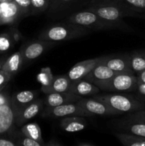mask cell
Instances as JSON below:
<instances>
[{
  "instance_id": "1",
  "label": "cell",
  "mask_w": 145,
  "mask_h": 146,
  "mask_svg": "<svg viewBox=\"0 0 145 146\" xmlns=\"http://www.w3.org/2000/svg\"><path fill=\"white\" fill-rule=\"evenodd\" d=\"M85 9L112 24L116 27L117 30L122 31H130V27L123 21L124 17H141L140 13L128 9L112 0H92Z\"/></svg>"
},
{
  "instance_id": "2",
  "label": "cell",
  "mask_w": 145,
  "mask_h": 146,
  "mask_svg": "<svg viewBox=\"0 0 145 146\" xmlns=\"http://www.w3.org/2000/svg\"><path fill=\"white\" fill-rule=\"evenodd\" d=\"M90 32L91 30L85 27L61 21V22L50 26L41 31L38 36V39L59 42L80 38Z\"/></svg>"
},
{
  "instance_id": "3",
  "label": "cell",
  "mask_w": 145,
  "mask_h": 146,
  "mask_svg": "<svg viewBox=\"0 0 145 146\" xmlns=\"http://www.w3.org/2000/svg\"><path fill=\"white\" fill-rule=\"evenodd\" d=\"M92 98L104 103L111 108L117 111L119 114L125 113H129L145 108V103L143 101L127 94H96Z\"/></svg>"
},
{
  "instance_id": "4",
  "label": "cell",
  "mask_w": 145,
  "mask_h": 146,
  "mask_svg": "<svg viewBox=\"0 0 145 146\" xmlns=\"http://www.w3.org/2000/svg\"><path fill=\"white\" fill-rule=\"evenodd\" d=\"M92 0H50L45 11L47 17L53 20H63L71 14L86 8Z\"/></svg>"
},
{
  "instance_id": "5",
  "label": "cell",
  "mask_w": 145,
  "mask_h": 146,
  "mask_svg": "<svg viewBox=\"0 0 145 146\" xmlns=\"http://www.w3.org/2000/svg\"><path fill=\"white\" fill-rule=\"evenodd\" d=\"M100 91L106 92L135 91L137 87V78L134 74L117 73L115 76L104 81L93 83Z\"/></svg>"
},
{
  "instance_id": "6",
  "label": "cell",
  "mask_w": 145,
  "mask_h": 146,
  "mask_svg": "<svg viewBox=\"0 0 145 146\" xmlns=\"http://www.w3.org/2000/svg\"><path fill=\"white\" fill-rule=\"evenodd\" d=\"M61 21L78 24L90 29L91 31L117 29L112 24L102 19L96 14L87 9L80 10Z\"/></svg>"
},
{
  "instance_id": "7",
  "label": "cell",
  "mask_w": 145,
  "mask_h": 146,
  "mask_svg": "<svg viewBox=\"0 0 145 146\" xmlns=\"http://www.w3.org/2000/svg\"><path fill=\"white\" fill-rule=\"evenodd\" d=\"M72 115H78L85 118L94 116L93 114L84 110L76 103L65 104L52 108L46 107L42 113V116L45 118H63Z\"/></svg>"
},
{
  "instance_id": "8",
  "label": "cell",
  "mask_w": 145,
  "mask_h": 146,
  "mask_svg": "<svg viewBox=\"0 0 145 146\" xmlns=\"http://www.w3.org/2000/svg\"><path fill=\"white\" fill-rule=\"evenodd\" d=\"M55 44L56 42L42 41L39 39L26 44L20 49L22 53L24 64L26 65L35 61L47 49L55 46Z\"/></svg>"
},
{
  "instance_id": "9",
  "label": "cell",
  "mask_w": 145,
  "mask_h": 146,
  "mask_svg": "<svg viewBox=\"0 0 145 146\" xmlns=\"http://www.w3.org/2000/svg\"><path fill=\"white\" fill-rule=\"evenodd\" d=\"M25 17L21 9L14 1L0 3V26L16 24Z\"/></svg>"
},
{
  "instance_id": "10",
  "label": "cell",
  "mask_w": 145,
  "mask_h": 146,
  "mask_svg": "<svg viewBox=\"0 0 145 146\" xmlns=\"http://www.w3.org/2000/svg\"><path fill=\"white\" fill-rule=\"evenodd\" d=\"M102 64L116 73L134 74L130 66V56L127 53L105 56Z\"/></svg>"
},
{
  "instance_id": "11",
  "label": "cell",
  "mask_w": 145,
  "mask_h": 146,
  "mask_svg": "<svg viewBox=\"0 0 145 146\" xmlns=\"http://www.w3.org/2000/svg\"><path fill=\"white\" fill-rule=\"evenodd\" d=\"M76 104L88 112L94 115H117L119 113L111 108L107 105L93 98H85L82 97L77 101Z\"/></svg>"
},
{
  "instance_id": "12",
  "label": "cell",
  "mask_w": 145,
  "mask_h": 146,
  "mask_svg": "<svg viewBox=\"0 0 145 146\" xmlns=\"http://www.w3.org/2000/svg\"><path fill=\"white\" fill-rule=\"evenodd\" d=\"M104 57L105 56L78 62L71 68L67 75L71 81L82 79L94 67L102 62Z\"/></svg>"
},
{
  "instance_id": "13",
  "label": "cell",
  "mask_w": 145,
  "mask_h": 146,
  "mask_svg": "<svg viewBox=\"0 0 145 146\" xmlns=\"http://www.w3.org/2000/svg\"><path fill=\"white\" fill-rule=\"evenodd\" d=\"M43 107L44 101L37 98L35 99L26 106L24 107L14 118L15 124L17 126H22L23 125L26 123L27 121L38 115L42 111Z\"/></svg>"
},
{
  "instance_id": "14",
  "label": "cell",
  "mask_w": 145,
  "mask_h": 146,
  "mask_svg": "<svg viewBox=\"0 0 145 146\" xmlns=\"http://www.w3.org/2000/svg\"><path fill=\"white\" fill-rule=\"evenodd\" d=\"M38 92L36 91H22L15 93L11 96V104L14 118L25 106L36 99Z\"/></svg>"
},
{
  "instance_id": "15",
  "label": "cell",
  "mask_w": 145,
  "mask_h": 146,
  "mask_svg": "<svg viewBox=\"0 0 145 146\" xmlns=\"http://www.w3.org/2000/svg\"><path fill=\"white\" fill-rule=\"evenodd\" d=\"M45 95L46 96L44 100V103L46 105V107H49V108L65 105V104H73V103H76L82 98L80 96L72 94L70 91L51 93V94H45Z\"/></svg>"
},
{
  "instance_id": "16",
  "label": "cell",
  "mask_w": 145,
  "mask_h": 146,
  "mask_svg": "<svg viewBox=\"0 0 145 146\" xmlns=\"http://www.w3.org/2000/svg\"><path fill=\"white\" fill-rule=\"evenodd\" d=\"M11 101L0 106V136H7L15 125Z\"/></svg>"
},
{
  "instance_id": "17",
  "label": "cell",
  "mask_w": 145,
  "mask_h": 146,
  "mask_svg": "<svg viewBox=\"0 0 145 146\" xmlns=\"http://www.w3.org/2000/svg\"><path fill=\"white\" fill-rule=\"evenodd\" d=\"M68 91L84 97L90 96H93L99 94L100 90L93 83L90 82L82 78V79L72 81Z\"/></svg>"
},
{
  "instance_id": "18",
  "label": "cell",
  "mask_w": 145,
  "mask_h": 146,
  "mask_svg": "<svg viewBox=\"0 0 145 146\" xmlns=\"http://www.w3.org/2000/svg\"><path fill=\"white\" fill-rule=\"evenodd\" d=\"M72 81L68 75H61L53 76V78L49 84L41 86V91L45 94L51 93L66 92L69 91Z\"/></svg>"
},
{
  "instance_id": "19",
  "label": "cell",
  "mask_w": 145,
  "mask_h": 146,
  "mask_svg": "<svg viewBox=\"0 0 145 146\" xmlns=\"http://www.w3.org/2000/svg\"><path fill=\"white\" fill-rule=\"evenodd\" d=\"M114 123L117 130L121 132L145 137V123H144L136 122L123 118L116 121Z\"/></svg>"
},
{
  "instance_id": "20",
  "label": "cell",
  "mask_w": 145,
  "mask_h": 146,
  "mask_svg": "<svg viewBox=\"0 0 145 146\" xmlns=\"http://www.w3.org/2000/svg\"><path fill=\"white\" fill-rule=\"evenodd\" d=\"M85 117L72 115L62 118L60 121V126L63 131L68 133H74L81 131L87 126L86 120Z\"/></svg>"
},
{
  "instance_id": "21",
  "label": "cell",
  "mask_w": 145,
  "mask_h": 146,
  "mask_svg": "<svg viewBox=\"0 0 145 146\" xmlns=\"http://www.w3.org/2000/svg\"><path fill=\"white\" fill-rule=\"evenodd\" d=\"M117 73L112 71V69L107 66L105 64H102V62L98 64L95 67H94L86 76L83 78V79L90 82L95 83L96 81H104L108 78H111L115 76Z\"/></svg>"
},
{
  "instance_id": "22",
  "label": "cell",
  "mask_w": 145,
  "mask_h": 146,
  "mask_svg": "<svg viewBox=\"0 0 145 146\" xmlns=\"http://www.w3.org/2000/svg\"><path fill=\"white\" fill-rule=\"evenodd\" d=\"M24 65V59L21 50L14 53L6 59L1 70L12 76L18 74Z\"/></svg>"
},
{
  "instance_id": "23",
  "label": "cell",
  "mask_w": 145,
  "mask_h": 146,
  "mask_svg": "<svg viewBox=\"0 0 145 146\" xmlns=\"http://www.w3.org/2000/svg\"><path fill=\"white\" fill-rule=\"evenodd\" d=\"M115 135L123 145L145 146V137L124 132L115 133Z\"/></svg>"
},
{
  "instance_id": "24",
  "label": "cell",
  "mask_w": 145,
  "mask_h": 146,
  "mask_svg": "<svg viewBox=\"0 0 145 146\" xmlns=\"http://www.w3.org/2000/svg\"><path fill=\"white\" fill-rule=\"evenodd\" d=\"M14 140L17 146H42L40 143L24 135L21 130L18 131L14 127L7 135Z\"/></svg>"
},
{
  "instance_id": "25",
  "label": "cell",
  "mask_w": 145,
  "mask_h": 146,
  "mask_svg": "<svg viewBox=\"0 0 145 146\" xmlns=\"http://www.w3.org/2000/svg\"><path fill=\"white\" fill-rule=\"evenodd\" d=\"M20 130L24 135L40 143L42 146L45 145V142L41 135V130L36 123H25L21 126Z\"/></svg>"
},
{
  "instance_id": "26",
  "label": "cell",
  "mask_w": 145,
  "mask_h": 146,
  "mask_svg": "<svg viewBox=\"0 0 145 146\" xmlns=\"http://www.w3.org/2000/svg\"><path fill=\"white\" fill-rule=\"evenodd\" d=\"M130 66L134 74H137L145 70V52L133 51L129 54Z\"/></svg>"
},
{
  "instance_id": "27",
  "label": "cell",
  "mask_w": 145,
  "mask_h": 146,
  "mask_svg": "<svg viewBox=\"0 0 145 146\" xmlns=\"http://www.w3.org/2000/svg\"><path fill=\"white\" fill-rule=\"evenodd\" d=\"M128 9L138 13L145 12V0H112Z\"/></svg>"
},
{
  "instance_id": "28",
  "label": "cell",
  "mask_w": 145,
  "mask_h": 146,
  "mask_svg": "<svg viewBox=\"0 0 145 146\" xmlns=\"http://www.w3.org/2000/svg\"><path fill=\"white\" fill-rule=\"evenodd\" d=\"M50 0H31V16L45 12L49 7Z\"/></svg>"
},
{
  "instance_id": "29",
  "label": "cell",
  "mask_w": 145,
  "mask_h": 146,
  "mask_svg": "<svg viewBox=\"0 0 145 146\" xmlns=\"http://www.w3.org/2000/svg\"><path fill=\"white\" fill-rule=\"evenodd\" d=\"M14 40L9 34H0V54L9 51L13 47Z\"/></svg>"
},
{
  "instance_id": "30",
  "label": "cell",
  "mask_w": 145,
  "mask_h": 146,
  "mask_svg": "<svg viewBox=\"0 0 145 146\" xmlns=\"http://www.w3.org/2000/svg\"><path fill=\"white\" fill-rule=\"evenodd\" d=\"M125 118L128 120H131V121L145 123V108L144 109L140 110V111L129 113L125 117Z\"/></svg>"
},
{
  "instance_id": "31",
  "label": "cell",
  "mask_w": 145,
  "mask_h": 146,
  "mask_svg": "<svg viewBox=\"0 0 145 146\" xmlns=\"http://www.w3.org/2000/svg\"><path fill=\"white\" fill-rule=\"evenodd\" d=\"M19 7L26 17L31 16V0H12Z\"/></svg>"
},
{
  "instance_id": "32",
  "label": "cell",
  "mask_w": 145,
  "mask_h": 146,
  "mask_svg": "<svg viewBox=\"0 0 145 146\" xmlns=\"http://www.w3.org/2000/svg\"><path fill=\"white\" fill-rule=\"evenodd\" d=\"M53 78V76L51 75V72H45L44 70V72H41L39 75H38V80L42 84V86H46L51 82V81Z\"/></svg>"
},
{
  "instance_id": "33",
  "label": "cell",
  "mask_w": 145,
  "mask_h": 146,
  "mask_svg": "<svg viewBox=\"0 0 145 146\" xmlns=\"http://www.w3.org/2000/svg\"><path fill=\"white\" fill-rule=\"evenodd\" d=\"M5 88L0 91V106L11 101V96Z\"/></svg>"
},
{
  "instance_id": "34",
  "label": "cell",
  "mask_w": 145,
  "mask_h": 146,
  "mask_svg": "<svg viewBox=\"0 0 145 146\" xmlns=\"http://www.w3.org/2000/svg\"><path fill=\"white\" fill-rule=\"evenodd\" d=\"M0 146H17V145L15 141L9 137L3 135L0 136Z\"/></svg>"
},
{
  "instance_id": "35",
  "label": "cell",
  "mask_w": 145,
  "mask_h": 146,
  "mask_svg": "<svg viewBox=\"0 0 145 146\" xmlns=\"http://www.w3.org/2000/svg\"><path fill=\"white\" fill-rule=\"evenodd\" d=\"M12 77V76L10 75L9 74L1 70L0 71V86L2 85H5V84H8Z\"/></svg>"
},
{
  "instance_id": "36",
  "label": "cell",
  "mask_w": 145,
  "mask_h": 146,
  "mask_svg": "<svg viewBox=\"0 0 145 146\" xmlns=\"http://www.w3.org/2000/svg\"><path fill=\"white\" fill-rule=\"evenodd\" d=\"M136 91H137L139 95L145 97V84L137 82V87H136Z\"/></svg>"
},
{
  "instance_id": "37",
  "label": "cell",
  "mask_w": 145,
  "mask_h": 146,
  "mask_svg": "<svg viewBox=\"0 0 145 146\" xmlns=\"http://www.w3.org/2000/svg\"><path fill=\"white\" fill-rule=\"evenodd\" d=\"M61 145H63V144L61 143V142H59L58 140L55 139V138H54L50 140V141H48V143H45V145H44V146H61Z\"/></svg>"
},
{
  "instance_id": "38",
  "label": "cell",
  "mask_w": 145,
  "mask_h": 146,
  "mask_svg": "<svg viewBox=\"0 0 145 146\" xmlns=\"http://www.w3.org/2000/svg\"><path fill=\"white\" fill-rule=\"evenodd\" d=\"M136 78H137V82L145 84V70L136 74Z\"/></svg>"
},
{
  "instance_id": "39",
  "label": "cell",
  "mask_w": 145,
  "mask_h": 146,
  "mask_svg": "<svg viewBox=\"0 0 145 146\" xmlns=\"http://www.w3.org/2000/svg\"><path fill=\"white\" fill-rule=\"evenodd\" d=\"M78 146H95V144L90 142H84V141H80L77 143Z\"/></svg>"
},
{
  "instance_id": "40",
  "label": "cell",
  "mask_w": 145,
  "mask_h": 146,
  "mask_svg": "<svg viewBox=\"0 0 145 146\" xmlns=\"http://www.w3.org/2000/svg\"><path fill=\"white\" fill-rule=\"evenodd\" d=\"M6 59H7V58H2L0 59V71H1V68H2V66H3V65H4V62H5Z\"/></svg>"
},
{
  "instance_id": "41",
  "label": "cell",
  "mask_w": 145,
  "mask_h": 146,
  "mask_svg": "<svg viewBox=\"0 0 145 146\" xmlns=\"http://www.w3.org/2000/svg\"><path fill=\"white\" fill-rule=\"evenodd\" d=\"M7 84H5V85L1 86H0V91H2V90L4 89V88H5L6 87H7Z\"/></svg>"
},
{
  "instance_id": "42",
  "label": "cell",
  "mask_w": 145,
  "mask_h": 146,
  "mask_svg": "<svg viewBox=\"0 0 145 146\" xmlns=\"http://www.w3.org/2000/svg\"><path fill=\"white\" fill-rule=\"evenodd\" d=\"M12 1V0H0V3L5 2V1Z\"/></svg>"
},
{
  "instance_id": "43",
  "label": "cell",
  "mask_w": 145,
  "mask_h": 146,
  "mask_svg": "<svg viewBox=\"0 0 145 146\" xmlns=\"http://www.w3.org/2000/svg\"><path fill=\"white\" fill-rule=\"evenodd\" d=\"M144 17H145V12H144Z\"/></svg>"
}]
</instances>
